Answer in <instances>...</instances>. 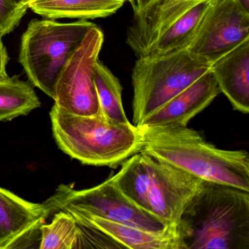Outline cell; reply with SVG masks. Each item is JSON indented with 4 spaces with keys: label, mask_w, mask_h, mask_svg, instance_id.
Segmentation results:
<instances>
[{
    "label": "cell",
    "mask_w": 249,
    "mask_h": 249,
    "mask_svg": "<svg viewBox=\"0 0 249 249\" xmlns=\"http://www.w3.org/2000/svg\"><path fill=\"white\" fill-rule=\"evenodd\" d=\"M138 127L143 143L141 152L205 181L249 192L248 151L220 149L187 126Z\"/></svg>",
    "instance_id": "1"
},
{
    "label": "cell",
    "mask_w": 249,
    "mask_h": 249,
    "mask_svg": "<svg viewBox=\"0 0 249 249\" xmlns=\"http://www.w3.org/2000/svg\"><path fill=\"white\" fill-rule=\"evenodd\" d=\"M177 228L186 249H249V192L203 180Z\"/></svg>",
    "instance_id": "2"
},
{
    "label": "cell",
    "mask_w": 249,
    "mask_h": 249,
    "mask_svg": "<svg viewBox=\"0 0 249 249\" xmlns=\"http://www.w3.org/2000/svg\"><path fill=\"white\" fill-rule=\"evenodd\" d=\"M50 118L59 149L87 165L116 168L143 146L138 126L111 123L102 112L78 116L53 105Z\"/></svg>",
    "instance_id": "3"
},
{
    "label": "cell",
    "mask_w": 249,
    "mask_h": 249,
    "mask_svg": "<svg viewBox=\"0 0 249 249\" xmlns=\"http://www.w3.org/2000/svg\"><path fill=\"white\" fill-rule=\"evenodd\" d=\"M95 27L87 20L72 23L32 20L21 37L18 56L32 85L54 100L62 70L88 32Z\"/></svg>",
    "instance_id": "4"
},
{
    "label": "cell",
    "mask_w": 249,
    "mask_h": 249,
    "mask_svg": "<svg viewBox=\"0 0 249 249\" xmlns=\"http://www.w3.org/2000/svg\"><path fill=\"white\" fill-rule=\"evenodd\" d=\"M186 49L161 56L138 57L132 70L133 123L142 121L209 71Z\"/></svg>",
    "instance_id": "5"
},
{
    "label": "cell",
    "mask_w": 249,
    "mask_h": 249,
    "mask_svg": "<svg viewBox=\"0 0 249 249\" xmlns=\"http://www.w3.org/2000/svg\"><path fill=\"white\" fill-rule=\"evenodd\" d=\"M43 202L49 217L58 211L70 208L148 231H161L166 227L151 213L128 199L112 178L94 187L82 190L60 185L54 194Z\"/></svg>",
    "instance_id": "6"
},
{
    "label": "cell",
    "mask_w": 249,
    "mask_h": 249,
    "mask_svg": "<svg viewBox=\"0 0 249 249\" xmlns=\"http://www.w3.org/2000/svg\"><path fill=\"white\" fill-rule=\"evenodd\" d=\"M103 42L104 34L97 26L88 32L58 78L54 105L78 116H94L101 112L94 68Z\"/></svg>",
    "instance_id": "7"
},
{
    "label": "cell",
    "mask_w": 249,
    "mask_h": 249,
    "mask_svg": "<svg viewBox=\"0 0 249 249\" xmlns=\"http://www.w3.org/2000/svg\"><path fill=\"white\" fill-rule=\"evenodd\" d=\"M247 40L249 13L236 0H214L186 50L195 60L211 67Z\"/></svg>",
    "instance_id": "8"
},
{
    "label": "cell",
    "mask_w": 249,
    "mask_h": 249,
    "mask_svg": "<svg viewBox=\"0 0 249 249\" xmlns=\"http://www.w3.org/2000/svg\"><path fill=\"white\" fill-rule=\"evenodd\" d=\"M142 154L149 176L150 212L165 227L177 225L203 180L167 163Z\"/></svg>",
    "instance_id": "9"
},
{
    "label": "cell",
    "mask_w": 249,
    "mask_h": 249,
    "mask_svg": "<svg viewBox=\"0 0 249 249\" xmlns=\"http://www.w3.org/2000/svg\"><path fill=\"white\" fill-rule=\"evenodd\" d=\"M49 218L44 202H30L0 187V249L27 248L40 239V226Z\"/></svg>",
    "instance_id": "10"
},
{
    "label": "cell",
    "mask_w": 249,
    "mask_h": 249,
    "mask_svg": "<svg viewBox=\"0 0 249 249\" xmlns=\"http://www.w3.org/2000/svg\"><path fill=\"white\" fill-rule=\"evenodd\" d=\"M62 211L71 213L78 224L106 234L117 243L121 249H186L178 231L177 225L167 226L161 231H148L70 208Z\"/></svg>",
    "instance_id": "11"
},
{
    "label": "cell",
    "mask_w": 249,
    "mask_h": 249,
    "mask_svg": "<svg viewBox=\"0 0 249 249\" xmlns=\"http://www.w3.org/2000/svg\"><path fill=\"white\" fill-rule=\"evenodd\" d=\"M221 93L211 71L194 81L164 106L145 118L138 126H187Z\"/></svg>",
    "instance_id": "12"
},
{
    "label": "cell",
    "mask_w": 249,
    "mask_h": 249,
    "mask_svg": "<svg viewBox=\"0 0 249 249\" xmlns=\"http://www.w3.org/2000/svg\"><path fill=\"white\" fill-rule=\"evenodd\" d=\"M205 0H153L134 15L126 43L138 57L143 56L159 37L183 14Z\"/></svg>",
    "instance_id": "13"
},
{
    "label": "cell",
    "mask_w": 249,
    "mask_h": 249,
    "mask_svg": "<svg viewBox=\"0 0 249 249\" xmlns=\"http://www.w3.org/2000/svg\"><path fill=\"white\" fill-rule=\"evenodd\" d=\"M221 93L234 110L249 112V40L215 61L210 67Z\"/></svg>",
    "instance_id": "14"
},
{
    "label": "cell",
    "mask_w": 249,
    "mask_h": 249,
    "mask_svg": "<svg viewBox=\"0 0 249 249\" xmlns=\"http://www.w3.org/2000/svg\"><path fill=\"white\" fill-rule=\"evenodd\" d=\"M127 0H29L28 8L49 19L106 18L116 14Z\"/></svg>",
    "instance_id": "15"
},
{
    "label": "cell",
    "mask_w": 249,
    "mask_h": 249,
    "mask_svg": "<svg viewBox=\"0 0 249 249\" xmlns=\"http://www.w3.org/2000/svg\"><path fill=\"white\" fill-rule=\"evenodd\" d=\"M213 2L205 0L183 14L157 38L143 56H161L187 49Z\"/></svg>",
    "instance_id": "16"
},
{
    "label": "cell",
    "mask_w": 249,
    "mask_h": 249,
    "mask_svg": "<svg viewBox=\"0 0 249 249\" xmlns=\"http://www.w3.org/2000/svg\"><path fill=\"white\" fill-rule=\"evenodd\" d=\"M40 106L41 103L30 83L18 76L0 81V122L27 116Z\"/></svg>",
    "instance_id": "17"
},
{
    "label": "cell",
    "mask_w": 249,
    "mask_h": 249,
    "mask_svg": "<svg viewBox=\"0 0 249 249\" xmlns=\"http://www.w3.org/2000/svg\"><path fill=\"white\" fill-rule=\"evenodd\" d=\"M111 178L128 199L151 213L148 202L149 176L141 152L127 159L122 164L120 171Z\"/></svg>",
    "instance_id": "18"
},
{
    "label": "cell",
    "mask_w": 249,
    "mask_h": 249,
    "mask_svg": "<svg viewBox=\"0 0 249 249\" xmlns=\"http://www.w3.org/2000/svg\"><path fill=\"white\" fill-rule=\"evenodd\" d=\"M94 84L100 110L109 122L116 124L130 123L124 110L122 85L111 71L100 60L94 68Z\"/></svg>",
    "instance_id": "19"
},
{
    "label": "cell",
    "mask_w": 249,
    "mask_h": 249,
    "mask_svg": "<svg viewBox=\"0 0 249 249\" xmlns=\"http://www.w3.org/2000/svg\"><path fill=\"white\" fill-rule=\"evenodd\" d=\"M49 224L40 226V249H81V230L74 217L67 211L53 214Z\"/></svg>",
    "instance_id": "20"
},
{
    "label": "cell",
    "mask_w": 249,
    "mask_h": 249,
    "mask_svg": "<svg viewBox=\"0 0 249 249\" xmlns=\"http://www.w3.org/2000/svg\"><path fill=\"white\" fill-rule=\"evenodd\" d=\"M28 9L27 3L19 0H0V36L12 33Z\"/></svg>",
    "instance_id": "21"
},
{
    "label": "cell",
    "mask_w": 249,
    "mask_h": 249,
    "mask_svg": "<svg viewBox=\"0 0 249 249\" xmlns=\"http://www.w3.org/2000/svg\"><path fill=\"white\" fill-rule=\"evenodd\" d=\"M2 37V36H0V81L9 78L6 71L9 56L6 48L4 46Z\"/></svg>",
    "instance_id": "22"
},
{
    "label": "cell",
    "mask_w": 249,
    "mask_h": 249,
    "mask_svg": "<svg viewBox=\"0 0 249 249\" xmlns=\"http://www.w3.org/2000/svg\"><path fill=\"white\" fill-rule=\"evenodd\" d=\"M153 0H132L130 3L133 9L134 15L142 11L144 8L149 5Z\"/></svg>",
    "instance_id": "23"
},
{
    "label": "cell",
    "mask_w": 249,
    "mask_h": 249,
    "mask_svg": "<svg viewBox=\"0 0 249 249\" xmlns=\"http://www.w3.org/2000/svg\"><path fill=\"white\" fill-rule=\"evenodd\" d=\"M236 1L246 12L249 13V0H236Z\"/></svg>",
    "instance_id": "24"
},
{
    "label": "cell",
    "mask_w": 249,
    "mask_h": 249,
    "mask_svg": "<svg viewBox=\"0 0 249 249\" xmlns=\"http://www.w3.org/2000/svg\"><path fill=\"white\" fill-rule=\"evenodd\" d=\"M20 2H26V3H27V2H28L29 0H19Z\"/></svg>",
    "instance_id": "25"
},
{
    "label": "cell",
    "mask_w": 249,
    "mask_h": 249,
    "mask_svg": "<svg viewBox=\"0 0 249 249\" xmlns=\"http://www.w3.org/2000/svg\"><path fill=\"white\" fill-rule=\"evenodd\" d=\"M127 1H128V2H131V1H132V0H127Z\"/></svg>",
    "instance_id": "26"
}]
</instances>
